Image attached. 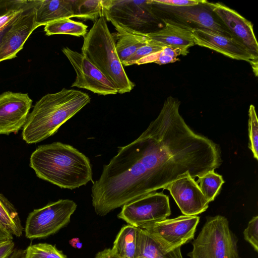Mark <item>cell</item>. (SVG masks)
<instances>
[{"mask_svg": "<svg viewBox=\"0 0 258 258\" xmlns=\"http://www.w3.org/2000/svg\"><path fill=\"white\" fill-rule=\"evenodd\" d=\"M180 102L169 96L158 116L135 141L118 147L91 188L95 213L113 210L178 179L199 177L218 168L219 146L192 130L180 115Z\"/></svg>", "mask_w": 258, "mask_h": 258, "instance_id": "cell-1", "label": "cell"}, {"mask_svg": "<svg viewBox=\"0 0 258 258\" xmlns=\"http://www.w3.org/2000/svg\"><path fill=\"white\" fill-rule=\"evenodd\" d=\"M30 166L37 177L62 188L75 189L92 179L89 159L60 142L38 146L30 156Z\"/></svg>", "mask_w": 258, "mask_h": 258, "instance_id": "cell-2", "label": "cell"}, {"mask_svg": "<svg viewBox=\"0 0 258 258\" xmlns=\"http://www.w3.org/2000/svg\"><path fill=\"white\" fill-rule=\"evenodd\" d=\"M91 101L88 94L63 88L43 96L34 105L23 127V140L28 144L40 142L59 127Z\"/></svg>", "mask_w": 258, "mask_h": 258, "instance_id": "cell-3", "label": "cell"}, {"mask_svg": "<svg viewBox=\"0 0 258 258\" xmlns=\"http://www.w3.org/2000/svg\"><path fill=\"white\" fill-rule=\"evenodd\" d=\"M81 53L114 85L117 93H128L135 86L128 78L118 57L114 37L107 20L100 16L84 37Z\"/></svg>", "mask_w": 258, "mask_h": 258, "instance_id": "cell-4", "label": "cell"}, {"mask_svg": "<svg viewBox=\"0 0 258 258\" xmlns=\"http://www.w3.org/2000/svg\"><path fill=\"white\" fill-rule=\"evenodd\" d=\"M237 240L225 217H208L187 255L191 258H240Z\"/></svg>", "mask_w": 258, "mask_h": 258, "instance_id": "cell-5", "label": "cell"}, {"mask_svg": "<svg viewBox=\"0 0 258 258\" xmlns=\"http://www.w3.org/2000/svg\"><path fill=\"white\" fill-rule=\"evenodd\" d=\"M101 16L126 31L144 34L158 20L151 0H102Z\"/></svg>", "mask_w": 258, "mask_h": 258, "instance_id": "cell-6", "label": "cell"}, {"mask_svg": "<svg viewBox=\"0 0 258 258\" xmlns=\"http://www.w3.org/2000/svg\"><path fill=\"white\" fill-rule=\"evenodd\" d=\"M77 208L73 201L65 199L48 204L35 209L27 217L25 233L27 238L46 237L68 224Z\"/></svg>", "mask_w": 258, "mask_h": 258, "instance_id": "cell-7", "label": "cell"}, {"mask_svg": "<svg viewBox=\"0 0 258 258\" xmlns=\"http://www.w3.org/2000/svg\"><path fill=\"white\" fill-rule=\"evenodd\" d=\"M170 214L168 197L156 191L124 205L118 217L128 224L145 228L167 219Z\"/></svg>", "mask_w": 258, "mask_h": 258, "instance_id": "cell-8", "label": "cell"}, {"mask_svg": "<svg viewBox=\"0 0 258 258\" xmlns=\"http://www.w3.org/2000/svg\"><path fill=\"white\" fill-rule=\"evenodd\" d=\"M200 217L182 215L166 219L144 229L165 252L171 251L194 239Z\"/></svg>", "mask_w": 258, "mask_h": 258, "instance_id": "cell-9", "label": "cell"}, {"mask_svg": "<svg viewBox=\"0 0 258 258\" xmlns=\"http://www.w3.org/2000/svg\"><path fill=\"white\" fill-rule=\"evenodd\" d=\"M76 73L71 87L87 89L98 95L116 94L117 91L105 76L82 53L66 47L62 49Z\"/></svg>", "mask_w": 258, "mask_h": 258, "instance_id": "cell-10", "label": "cell"}, {"mask_svg": "<svg viewBox=\"0 0 258 258\" xmlns=\"http://www.w3.org/2000/svg\"><path fill=\"white\" fill-rule=\"evenodd\" d=\"M34 0H29L23 12L5 33L0 46V62L15 58L36 29Z\"/></svg>", "mask_w": 258, "mask_h": 258, "instance_id": "cell-11", "label": "cell"}, {"mask_svg": "<svg viewBox=\"0 0 258 258\" xmlns=\"http://www.w3.org/2000/svg\"><path fill=\"white\" fill-rule=\"evenodd\" d=\"M206 3L231 37L258 57V43L252 24L236 11L222 4L207 1Z\"/></svg>", "mask_w": 258, "mask_h": 258, "instance_id": "cell-12", "label": "cell"}, {"mask_svg": "<svg viewBox=\"0 0 258 258\" xmlns=\"http://www.w3.org/2000/svg\"><path fill=\"white\" fill-rule=\"evenodd\" d=\"M153 8L166 12L179 21L193 24L197 27L211 30L221 35L231 37L230 34L224 26L219 22L218 18L206 3L202 1L199 5L187 7H173L163 5L151 0Z\"/></svg>", "mask_w": 258, "mask_h": 258, "instance_id": "cell-13", "label": "cell"}, {"mask_svg": "<svg viewBox=\"0 0 258 258\" xmlns=\"http://www.w3.org/2000/svg\"><path fill=\"white\" fill-rule=\"evenodd\" d=\"M191 34L195 45L213 50L232 59L244 60L251 66L257 76V58L232 37L211 30L192 28Z\"/></svg>", "mask_w": 258, "mask_h": 258, "instance_id": "cell-14", "label": "cell"}, {"mask_svg": "<svg viewBox=\"0 0 258 258\" xmlns=\"http://www.w3.org/2000/svg\"><path fill=\"white\" fill-rule=\"evenodd\" d=\"M32 100L27 93L0 94V135L17 133L27 121Z\"/></svg>", "mask_w": 258, "mask_h": 258, "instance_id": "cell-15", "label": "cell"}, {"mask_svg": "<svg viewBox=\"0 0 258 258\" xmlns=\"http://www.w3.org/2000/svg\"><path fill=\"white\" fill-rule=\"evenodd\" d=\"M168 190L184 215L197 216L206 211L210 203L195 178L186 177L168 185Z\"/></svg>", "mask_w": 258, "mask_h": 258, "instance_id": "cell-16", "label": "cell"}, {"mask_svg": "<svg viewBox=\"0 0 258 258\" xmlns=\"http://www.w3.org/2000/svg\"><path fill=\"white\" fill-rule=\"evenodd\" d=\"M165 26L147 34L150 40L164 46L179 48L189 51V47L195 45L191 27L170 20H164Z\"/></svg>", "mask_w": 258, "mask_h": 258, "instance_id": "cell-17", "label": "cell"}, {"mask_svg": "<svg viewBox=\"0 0 258 258\" xmlns=\"http://www.w3.org/2000/svg\"><path fill=\"white\" fill-rule=\"evenodd\" d=\"M38 28L62 19L73 17L72 0H34Z\"/></svg>", "mask_w": 258, "mask_h": 258, "instance_id": "cell-18", "label": "cell"}, {"mask_svg": "<svg viewBox=\"0 0 258 258\" xmlns=\"http://www.w3.org/2000/svg\"><path fill=\"white\" fill-rule=\"evenodd\" d=\"M117 31V41L115 47L118 57L123 64L140 47L150 41L147 34L126 31L115 24H113Z\"/></svg>", "mask_w": 258, "mask_h": 258, "instance_id": "cell-19", "label": "cell"}, {"mask_svg": "<svg viewBox=\"0 0 258 258\" xmlns=\"http://www.w3.org/2000/svg\"><path fill=\"white\" fill-rule=\"evenodd\" d=\"M138 227L128 224L117 234L111 248L121 258H136Z\"/></svg>", "mask_w": 258, "mask_h": 258, "instance_id": "cell-20", "label": "cell"}, {"mask_svg": "<svg viewBox=\"0 0 258 258\" xmlns=\"http://www.w3.org/2000/svg\"><path fill=\"white\" fill-rule=\"evenodd\" d=\"M88 26L70 18L60 19L50 22L44 26L47 36L55 34H67L77 37H84L87 33Z\"/></svg>", "mask_w": 258, "mask_h": 258, "instance_id": "cell-21", "label": "cell"}, {"mask_svg": "<svg viewBox=\"0 0 258 258\" xmlns=\"http://www.w3.org/2000/svg\"><path fill=\"white\" fill-rule=\"evenodd\" d=\"M165 253L146 230L138 228L136 258H162Z\"/></svg>", "mask_w": 258, "mask_h": 258, "instance_id": "cell-22", "label": "cell"}, {"mask_svg": "<svg viewBox=\"0 0 258 258\" xmlns=\"http://www.w3.org/2000/svg\"><path fill=\"white\" fill-rule=\"evenodd\" d=\"M73 17L95 21L101 16L102 0H72Z\"/></svg>", "mask_w": 258, "mask_h": 258, "instance_id": "cell-23", "label": "cell"}, {"mask_svg": "<svg viewBox=\"0 0 258 258\" xmlns=\"http://www.w3.org/2000/svg\"><path fill=\"white\" fill-rule=\"evenodd\" d=\"M196 182L207 200L210 203L219 194L224 180L222 176L213 170L198 177Z\"/></svg>", "mask_w": 258, "mask_h": 258, "instance_id": "cell-24", "label": "cell"}, {"mask_svg": "<svg viewBox=\"0 0 258 258\" xmlns=\"http://www.w3.org/2000/svg\"><path fill=\"white\" fill-rule=\"evenodd\" d=\"M188 52L189 51L179 48L165 46L161 50L141 58L136 62V64L140 65L154 62L162 65L172 63L178 60L177 57L179 55H186Z\"/></svg>", "mask_w": 258, "mask_h": 258, "instance_id": "cell-25", "label": "cell"}, {"mask_svg": "<svg viewBox=\"0 0 258 258\" xmlns=\"http://www.w3.org/2000/svg\"><path fill=\"white\" fill-rule=\"evenodd\" d=\"M25 250L24 258H67L55 246L46 243L31 244Z\"/></svg>", "mask_w": 258, "mask_h": 258, "instance_id": "cell-26", "label": "cell"}, {"mask_svg": "<svg viewBox=\"0 0 258 258\" xmlns=\"http://www.w3.org/2000/svg\"><path fill=\"white\" fill-rule=\"evenodd\" d=\"M248 147L253 157L258 160V121L255 107L250 105L248 111Z\"/></svg>", "mask_w": 258, "mask_h": 258, "instance_id": "cell-27", "label": "cell"}, {"mask_svg": "<svg viewBox=\"0 0 258 258\" xmlns=\"http://www.w3.org/2000/svg\"><path fill=\"white\" fill-rule=\"evenodd\" d=\"M165 46L150 40L146 44L139 48L137 51L123 64V66H128L134 64L141 59L152 53L158 52Z\"/></svg>", "mask_w": 258, "mask_h": 258, "instance_id": "cell-28", "label": "cell"}, {"mask_svg": "<svg viewBox=\"0 0 258 258\" xmlns=\"http://www.w3.org/2000/svg\"><path fill=\"white\" fill-rule=\"evenodd\" d=\"M244 239L258 251V216L253 217L243 231Z\"/></svg>", "mask_w": 258, "mask_h": 258, "instance_id": "cell-29", "label": "cell"}, {"mask_svg": "<svg viewBox=\"0 0 258 258\" xmlns=\"http://www.w3.org/2000/svg\"><path fill=\"white\" fill-rule=\"evenodd\" d=\"M161 5L173 7H187L199 5L202 1L199 0H155Z\"/></svg>", "mask_w": 258, "mask_h": 258, "instance_id": "cell-30", "label": "cell"}, {"mask_svg": "<svg viewBox=\"0 0 258 258\" xmlns=\"http://www.w3.org/2000/svg\"><path fill=\"white\" fill-rule=\"evenodd\" d=\"M24 0H0V16L21 5Z\"/></svg>", "mask_w": 258, "mask_h": 258, "instance_id": "cell-31", "label": "cell"}, {"mask_svg": "<svg viewBox=\"0 0 258 258\" xmlns=\"http://www.w3.org/2000/svg\"><path fill=\"white\" fill-rule=\"evenodd\" d=\"M15 243L13 240L0 241V258H6L15 249Z\"/></svg>", "mask_w": 258, "mask_h": 258, "instance_id": "cell-32", "label": "cell"}, {"mask_svg": "<svg viewBox=\"0 0 258 258\" xmlns=\"http://www.w3.org/2000/svg\"><path fill=\"white\" fill-rule=\"evenodd\" d=\"M94 258H121L111 248H106L98 252Z\"/></svg>", "mask_w": 258, "mask_h": 258, "instance_id": "cell-33", "label": "cell"}, {"mask_svg": "<svg viewBox=\"0 0 258 258\" xmlns=\"http://www.w3.org/2000/svg\"><path fill=\"white\" fill-rule=\"evenodd\" d=\"M13 239V236L0 223V241Z\"/></svg>", "mask_w": 258, "mask_h": 258, "instance_id": "cell-34", "label": "cell"}, {"mask_svg": "<svg viewBox=\"0 0 258 258\" xmlns=\"http://www.w3.org/2000/svg\"><path fill=\"white\" fill-rule=\"evenodd\" d=\"M162 258H183L181 252V247L165 253Z\"/></svg>", "mask_w": 258, "mask_h": 258, "instance_id": "cell-35", "label": "cell"}, {"mask_svg": "<svg viewBox=\"0 0 258 258\" xmlns=\"http://www.w3.org/2000/svg\"><path fill=\"white\" fill-rule=\"evenodd\" d=\"M25 250L15 248L11 254L6 258H24Z\"/></svg>", "mask_w": 258, "mask_h": 258, "instance_id": "cell-36", "label": "cell"}, {"mask_svg": "<svg viewBox=\"0 0 258 258\" xmlns=\"http://www.w3.org/2000/svg\"><path fill=\"white\" fill-rule=\"evenodd\" d=\"M70 244L73 247L76 248H81L82 246V243L78 238H73L70 240Z\"/></svg>", "mask_w": 258, "mask_h": 258, "instance_id": "cell-37", "label": "cell"}, {"mask_svg": "<svg viewBox=\"0 0 258 258\" xmlns=\"http://www.w3.org/2000/svg\"><path fill=\"white\" fill-rule=\"evenodd\" d=\"M15 20L13 21H12L11 23H10L9 24H8L6 26H5V27H4V28H3L2 29H0V46H1V43L2 42V40H3V37H4V35H5V33L9 29V28L11 26L12 24H13V23L15 21Z\"/></svg>", "mask_w": 258, "mask_h": 258, "instance_id": "cell-38", "label": "cell"}, {"mask_svg": "<svg viewBox=\"0 0 258 258\" xmlns=\"http://www.w3.org/2000/svg\"><path fill=\"white\" fill-rule=\"evenodd\" d=\"M3 197H4V196L0 194V207L2 204V201H3Z\"/></svg>", "mask_w": 258, "mask_h": 258, "instance_id": "cell-39", "label": "cell"}, {"mask_svg": "<svg viewBox=\"0 0 258 258\" xmlns=\"http://www.w3.org/2000/svg\"><path fill=\"white\" fill-rule=\"evenodd\" d=\"M137 258H148V257H137Z\"/></svg>", "mask_w": 258, "mask_h": 258, "instance_id": "cell-40", "label": "cell"}]
</instances>
